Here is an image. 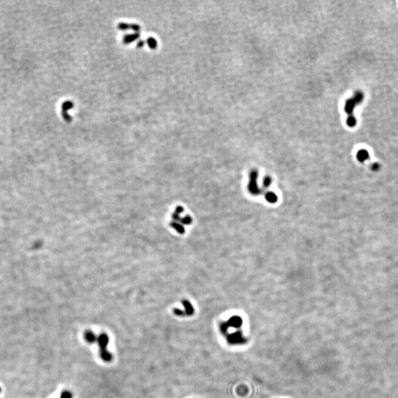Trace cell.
<instances>
[{
  "instance_id": "52a82bcc",
  "label": "cell",
  "mask_w": 398,
  "mask_h": 398,
  "mask_svg": "<svg viewBox=\"0 0 398 398\" xmlns=\"http://www.w3.org/2000/svg\"><path fill=\"white\" fill-rule=\"evenodd\" d=\"M100 357L104 361L106 362H110L111 361L112 358H113V356L111 354V353H109L107 349H105V350H100Z\"/></svg>"
},
{
  "instance_id": "30bf717a",
  "label": "cell",
  "mask_w": 398,
  "mask_h": 398,
  "mask_svg": "<svg viewBox=\"0 0 398 398\" xmlns=\"http://www.w3.org/2000/svg\"><path fill=\"white\" fill-rule=\"evenodd\" d=\"M180 220L182 221V223H183V224L189 225L190 224H191V222H192V218H191L190 216H187V217H184V218H183L182 219H181Z\"/></svg>"
},
{
  "instance_id": "3957f363",
  "label": "cell",
  "mask_w": 398,
  "mask_h": 398,
  "mask_svg": "<svg viewBox=\"0 0 398 398\" xmlns=\"http://www.w3.org/2000/svg\"><path fill=\"white\" fill-rule=\"evenodd\" d=\"M97 341L100 346V350H105L108 344V342H109L108 335L106 333H102L97 337Z\"/></svg>"
},
{
  "instance_id": "4fadbf2b",
  "label": "cell",
  "mask_w": 398,
  "mask_h": 398,
  "mask_svg": "<svg viewBox=\"0 0 398 398\" xmlns=\"http://www.w3.org/2000/svg\"><path fill=\"white\" fill-rule=\"evenodd\" d=\"M173 312L175 314H176V315H178V316H183V315H186L185 312H183L182 310H181L177 309V308L173 310Z\"/></svg>"
},
{
  "instance_id": "9c48e42d",
  "label": "cell",
  "mask_w": 398,
  "mask_h": 398,
  "mask_svg": "<svg viewBox=\"0 0 398 398\" xmlns=\"http://www.w3.org/2000/svg\"><path fill=\"white\" fill-rule=\"evenodd\" d=\"M171 226L173 227L174 229H176V230L177 231V232L181 233V234H182V233L184 232V227H183L181 224H177V223H172Z\"/></svg>"
},
{
  "instance_id": "277c9868",
  "label": "cell",
  "mask_w": 398,
  "mask_h": 398,
  "mask_svg": "<svg viewBox=\"0 0 398 398\" xmlns=\"http://www.w3.org/2000/svg\"><path fill=\"white\" fill-rule=\"evenodd\" d=\"M228 324L229 327H235V328H239V327H241L243 324V319H241V317L238 316V315H234V316L231 317L230 319V320L228 321Z\"/></svg>"
},
{
  "instance_id": "6da1fadb",
  "label": "cell",
  "mask_w": 398,
  "mask_h": 398,
  "mask_svg": "<svg viewBox=\"0 0 398 398\" xmlns=\"http://www.w3.org/2000/svg\"><path fill=\"white\" fill-rule=\"evenodd\" d=\"M257 175H258V173H257V170H253L250 173V182H249V188L250 192L254 195H257L260 192V190H259L257 188Z\"/></svg>"
},
{
  "instance_id": "7c38bea8",
  "label": "cell",
  "mask_w": 398,
  "mask_h": 398,
  "mask_svg": "<svg viewBox=\"0 0 398 398\" xmlns=\"http://www.w3.org/2000/svg\"><path fill=\"white\" fill-rule=\"evenodd\" d=\"M271 179L270 177H268V176L265 177V178H264V184H264L265 187H268L270 186L271 185Z\"/></svg>"
},
{
  "instance_id": "ba28073f",
  "label": "cell",
  "mask_w": 398,
  "mask_h": 398,
  "mask_svg": "<svg viewBox=\"0 0 398 398\" xmlns=\"http://www.w3.org/2000/svg\"><path fill=\"white\" fill-rule=\"evenodd\" d=\"M265 198H266V200L268 201L269 203H271V204L276 203L277 201V195L272 192H267V193L265 194Z\"/></svg>"
},
{
  "instance_id": "8fae6325",
  "label": "cell",
  "mask_w": 398,
  "mask_h": 398,
  "mask_svg": "<svg viewBox=\"0 0 398 398\" xmlns=\"http://www.w3.org/2000/svg\"><path fill=\"white\" fill-rule=\"evenodd\" d=\"M72 393L67 391H63L61 395V398H72Z\"/></svg>"
},
{
  "instance_id": "5bb4252c",
  "label": "cell",
  "mask_w": 398,
  "mask_h": 398,
  "mask_svg": "<svg viewBox=\"0 0 398 398\" xmlns=\"http://www.w3.org/2000/svg\"><path fill=\"white\" fill-rule=\"evenodd\" d=\"M228 327H229V325H228V324H227V323L226 324H222V325H221V327H220V329H221V330H222L223 332H226L227 330V329H228Z\"/></svg>"
},
{
  "instance_id": "5b68a950",
  "label": "cell",
  "mask_w": 398,
  "mask_h": 398,
  "mask_svg": "<svg viewBox=\"0 0 398 398\" xmlns=\"http://www.w3.org/2000/svg\"><path fill=\"white\" fill-rule=\"evenodd\" d=\"M84 338H85V340L89 344H93L97 340V337L91 330H87L84 333Z\"/></svg>"
},
{
  "instance_id": "8992f818",
  "label": "cell",
  "mask_w": 398,
  "mask_h": 398,
  "mask_svg": "<svg viewBox=\"0 0 398 398\" xmlns=\"http://www.w3.org/2000/svg\"><path fill=\"white\" fill-rule=\"evenodd\" d=\"M182 304L184 306V308H185V314L187 315H191L193 314L194 313V309L192 305H191V303L190 301L187 300H183L182 301Z\"/></svg>"
},
{
  "instance_id": "7a4b0ae2",
  "label": "cell",
  "mask_w": 398,
  "mask_h": 398,
  "mask_svg": "<svg viewBox=\"0 0 398 398\" xmlns=\"http://www.w3.org/2000/svg\"><path fill=\"white\" fill-rule=\"evenodd\" d=\"M227 340L231 344H242L246 343V339L243 337L240 332H235V333L230 335L227 338Z\"/></svg>"
}]
</instances>
